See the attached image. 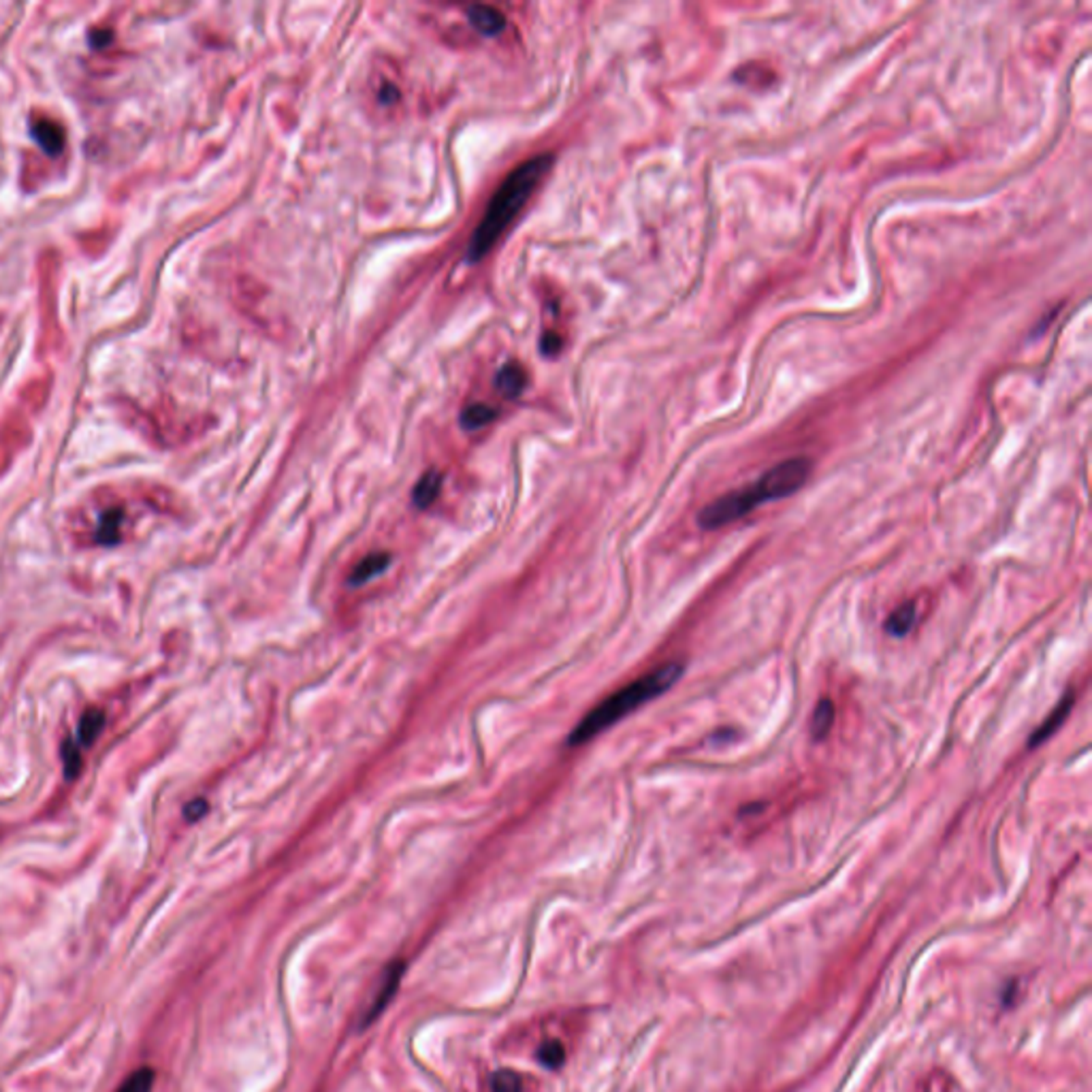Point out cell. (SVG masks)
I'll list each match as a JSON object with an SVG mask.
<instances>
[{
    "mask_svg": "<svg viewBox=\"0 0 1092 1092\" xmlns=\"http://www.w3.org/2000/svg\"><path fill=\"white\" fill-rule=\"evenodd\" d=\"M105 727V713L101 709H90L81 715L80 719V727H77V737H75V743L83 749L93 747V743L96 738H99V734L103 732Z\"/></svg>",
    "mask_w": 1092,
    "mask_h": 1092,
    "instance_id": "cell-11",
    "label": "cell"
},
{
    "mask_svg": "<svg viewBox=\"0 0 1092 1092\" xmlns=\"http://www.w3.org/2000/svg\"><path fill=\"white\" fill-rule=\"evenodd\" d=\"M31 132L34 142L39 143V148L45 154H50V156H58V154L65 150L67 137L65 129H62L60 124H56L52 120H34L31 124Z\"/></svg>",
    "mask_w": 1092,
    "mask_h": 1092,
    "instance_id": "cell-5",
    "label": "cell"
},
{
    "mask_svg": "<svg viewBox=\"0 0 1092 1092\" xmlns=\"http://www.w3.org/2000/svg\"><path fill=\"white\" fill-rule=\"evenodd\" d=\"M915 621H918V608H915L913 602H905V604H900L896 611H892L890 617L886 619V632L890 634L892 639H905V636L915 627Z\"/></svg>",
    "mask_w": 1092,
    "mask_h": 1092,
    "instance_id": "cell-10",
    "label": "cell"
},
{
    "mask_svg": "<svg viewBox=\"0 0 1092 1092\" xmlns=\"http://www.w3.org/2000/svg\"><path fill=\"white\" fill-rule=\"evenodd\" d=\"M440 487H442V474L431 470L427 472L421 480L416 482L415 487V493H412V500H415V506L416 508H429L433 500L440 495Z\"/></svg>",
    "mask_w": 1092,
    "mask_h": 1092,
    "instance_id": "cell-12",
    "label": "cell"
},
{
    "mask_svg": "<svg viewBox=\"0 0 1092 1092\" xmlns=\"http://www.w3.org/2000/svg\"><path fill=\"white\" fill-rule=\"evenodd\" d=\"M62 762H65L67 779H75L81 770V747L75 743V738H67L62 745Z\"/></svg>",
    "mask_w": 1092,
    "mask_h": 1092,
    "instance_id": "cell-17",
    "label": "cell"
},
{
    "mask_svg": "<svg viewBox=\"0 0 1092 1092\" xmlns=\"http://www.w3.org/2000/svg\"><path fill=\"white\" fill-rule=\"evenodd\" d=\"M811 467L813 465H811V459L807 457L781 461V464L773 465L762 474L751 485L737 489V491H730L706 503L698 513V525L706 531H715L726 527V525L740 521L743 516L762 506V503L794 495L809 480Z\"/></svg>",
    "mask_w": 1092,
    "mask_h": 1092,
    "instance_id": "cell-1",
    "label": "cell"
},
{
    "mask_svg": "<svg viewBox=\"0 0 1092 1092\" xmlns=\"http://www.w3.org/2000/svg\"><path fill=\"white\" fill-rule=\"evenodd\" d=\"M538 1061L549 1069H559L565 1061V1048L559 1041H546L538 1049Z\"/></svg>",
    "mask_w": 1092,
    "mask_h": 1092,
    "instance_id": "cell-18",
    "label": "cell"
},
{
    "mask_svg": "<svg viewBox=\"0 0 1092 1092\" xmlns=\"http://www.w3.org/2000/svg\"><path fill=\"white\" fill-rule=\"evenodd\" d=\"M391 565V555L389 552H372V555L363 557L359 564H356V568L353 570V577H350V585L353 587H359V585H366L369 580H374L380 577V574L387 572V568Z\"/></svg>",
    "mask_w": 1092,
    "mask_h": 1092,
    "instance_id": "cell-8",
    "label": "cell"
},
{
    "mask_svg": "<svg viewBox=\"0 0 1092 1092\" xmlns=\"http://www.w3.org/2000/svg\"><path fill=\"white\" fill-rule=\"evenodd\" d=\"M120 525H122V510H109L103 515L96 529V540L103 544H114L120 538Z\"/></svg>",
    "mask_w": 1092,
    "mask_h": 1092,
    "instance_id": "cell-15",
    "label": "cell"
},
{
    "mask_svg": "<svg viewBox=\"0 0 1092 1092\" xmlns=\"http://www.w3.org/2000/svg\"><path fill=\"white\" fill-rule=\"evenodd\" d=\"M186 817L191 819V822H197L203 815L207 813V802L203 800V798H197V800H192L191 804H186Z\"/></svg>",
    "mask_w": 1092,
    "mask_h": 1092,
    "instance_id": "cell-20",
    "label": "cell"
},
{
    "mask_svg": "<svg viewBox=\"0 0 1092 1092\" xmlns=\"http://www.w3.org/2000/svg\"><path fill=\"white\" fill-rule=\"evenodd\" d=\"M111 39H114L111 37V31H93V34H90V43H93L94 47L107 45Z\"/></svg>",
    "mask_w": 1092,
    "mask_h": 1092,
    "instance_id": "cell-21",
    "label": "cell"
},
{
    "mask_svg": "<svg viewBox=\"0 0 1092 1092\" xmlns=\"http://www.w3.org/2000/svg\"><path fill=\"white\" fill-rule=\"evenodd\" d=\"M154 1082H156V1073H154L152 1067H142L137 1071H132V1073L126 1077L122 1082V1086L118 1088V1092H152Z\"/></svg>",
    "mask_w": 1092,
    "mask_h": 1092,
    "instance_id": "cell-16",
    "label": "cell"
},
{
    "mask_svg": "<svg viewBox=\"0 0 1092 1092\" xmlns=\"http://www.w3.org/2000/svg\"><path fill=\"white\" fill-rule=\"evenodd\" d=\"M467 19H470V24L480 34H485V37H497V34L506 28V18L497 9H493V6L487 5H472L470 9H467Z\"/></svg>",
    "mask_w": 1092,
    "mask_h": 1092,
    "instance_id": "cell-6",
    "label": "cell"
},
{
    "mask_svg": "<svg viewBox=\"0 0 1092 1092\" xmlns=\"http://www.w3.org/2000/svg\"><path fill=\"white\" fill-rule=\"evenodd\" d=\"M497 412L491 408V405L487 403H474V405H467V408L461 412V425L465 427V429H480V427H487L491 421H495Z\"/></svg>",
    "mask_w": 1092,
    "mask_h": 1092,
    "instance_id": "cell-14",
    "label": "cell"
},
{
    "mask_svg": "<svg viewBox=\"0 0 1092 1092\" xmlns=\"http://www.w3.org/2000/svg\"><path fill=\"white\" fill-rule=\"evenodd\" d=\"M525 382H527V376H525V369L519 363H508V366H503L495 378L497 391L508 399L519 397L525 389Z\"/></svg>",
    "mask_w": 1092,
    "mask_h": 1092,
    "instance_id": "cell-9",
    "label": "cell"
},
{
    "mask_svg": "<svg viewBox=\"0 0 1092 1092\" xmlns=\"http://www.w3.org/2000/svg\"><path fill=\"white\" fill-rule=\"evenodd\" d=\"M1071 709H1073V694H1071V691H1069V694H1065V698H1062L1061 702L1054 706V711L1049 713L1048 719L1043 721V724L1037 727V730L1033 732L1031 743H1028V745H1031V749L1046 743V740L1049 737H1052V734L1062 726V721H1065L1069 717Z\"/></svg>",
    "mask_w": 1092,
    "mask_h": 1092,
    "instance_id": "cell-7",
    "label": "cell"
},
{
    "mask_svg": "<svg viewBox=\"0 0 1092 1092\" xmlns=\"http://www.w3.org/2000/svg\"><path fill=\"white\" fill-rule=\"evenodd\" d=\"M683 672L685 666L681 662H668L660 668L647 672V675H642L640 678H636V681L626 685L623 689L614 691L613 696H608L604 702H600L589 715L574 727V732L568 738V745L578 747L589 743L591 738H596L598 734L608 730V727L617 724L623 717H627L629 713L640 709L642 704L666 694L672 685L678 683Z\"/></svg>",
    "mask_w": 1092,
    "mask_h": 1092,
    "instance_id": "cell-3",
    "label": "cell"
},
{
    "mask_svg": "<svg viewBox=\"0 0 1092 1092\" xmlns=\"http://www.w3.org/2000/svg\"><path fill=\"white\" fill-rule=\"evenodd\" d=\"M551 154H540V156L525 160L523 165L516 167V169L503 180L500 191L493 194L485 216H482L480 224L474 230L470 250H467V258H470V261H480V258L487 256V252L500 242L503 230L515 222L516 216H519V212L525 207V203L531 199L536 188L542 184V180L546 178V173L551 171Z\"/></svg>",
    "mask_w": 1092,
    "mask_h": 1092,
    "instance_id": "cell-2",
    "label": "cell"
},
{
    "mask_svg": "<svg viewBox=\"0 0 1092 1092\" xmlns=\"http://www.w3.org/2000/svg\"><path fill=\"white\" fill-rule=\"evenodd\" d=\"M493 1092H521V1077L515 1071H497L491 1080Z\"/></svg>",
    "mask_w": 1092,
    "mask_h": 1092,
    "instance_id": "cell-19",
    "label": "cell"
},
{
    "mask_svg": "<svg viewBox=\"0 0 1092 1092\" xmlns=\"http://www.w3.org/2000/svg\"><path fill=\"white\" fill-rule=\"evenodd\" d=\"M402 975H403V964L402 962L391 964V967L387 971H384L382 986H380V988H378L372 1003H369L367 1011H366V1018L361 1020V1026H369L378 1016H380V1013L384 1010H387V1005L391 1003V999L395 997V992L399 988V982H402Z\"/></svg>",
    "mask_w": 1092,
    "mask_h": 1092,
    "instance_id": "cell-4",
    "label": "cell"
},
{
    "mask_svg": "<svg viewBox=\"0 0 1092 1092\" xmlns=\"http://www.w3.org/2000/svg\"><path fill=\"white\" fill-rule=\"evenodd\" d=\"M832 724H835V704H832L830 698L819 700L815 704L813 717H811V737H813V740L825 738Z\"/></svg>",
    "mask_w": 1092,
    "mask_h": 1092,
    "instance_id": "cell-13",
    "label": "cell"
}]
</instances>
